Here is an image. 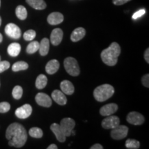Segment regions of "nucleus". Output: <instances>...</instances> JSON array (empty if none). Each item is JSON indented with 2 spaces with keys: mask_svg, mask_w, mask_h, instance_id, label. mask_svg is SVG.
Here are the masks:
<instances>
[{
  "mask_svg": "<svg viewBox=\"0 0 149 149\" xmlns=\"http://www.w3.org/2000/svg\"><path fill=\"white\" fill-rule=\"evenodd\" d=\"M6 137L8 140L9 146L22 148L26 142L28 135L26 130L22 124L13 123L7 128Z\"/></svg>",
  "mask_w": 149,
  "mask_h": 149,
  "instance_id": "1",
  "label": "nucleus"
},
{
  "mask_svg": "<svg viewBox=\"0 0 149 149\" xmlns=\"http://www.w3.org/2000/svg\"><path fill=\"white\" fill-rule=\"evenodd\" d=\"M121 53L120 46L116 42H113L109 47H108L101 53L102 60L105 64L109 66L116 65L118 57Z\"/></svg>",
  "mask_w": 149,
  "mask_h": 149,
  "instance_id": "2",
  "label": "nucleus"
},
{
  "mask_svg": "<svg viewBox=\"0 0 149 149\" xmlns=\"http://www.w3.org/2000/svg\"><path fill=\"white\" fill-rule=\"evenodd\" d=\"M114 93L115 89L113 86L106 84L97 87L93 91V95L97 101L102 102L111 98Z\"/></svg>",
  "mask_w": 149,
  "mask_h": 149,
  "instance_id": "3",
  "label": "nucleus"
},
{
  "mask_svg": "<svg viewBox=\"0 0 149 149\" xmlns=\"http://www.w3.org/2000/svg\"><path fill=\"white\" fill-rule=\"evenodd\" d=\"M64 68L66 72L70 75L76 77L78 76L80 73V69L77 61L72 57H66L64 61Z\"/></svg>",
  "mask_w": 149,
  "mask_h": 149,
  "instance_id": "4",
  "label": "nucleus"
},
{
  "mask_svg": "<svg viewBox=\"0 0 149 149\" xmlns=\"http://www.w3.org/2000/svg\"><path fill=\"white\" fill-rule=\"evenodd\" d=\"M59 126L64 132L66 137H69L71 135V131L75 126V122L70 117H66L61 120Z\"/></svg>",
  "mask_w": 149,
  "mask_h": 149,
  "instance_id": "5",
  "label": "nucleus"
},
{
  "mask_svg": "<svg viewBox=\"0 0 149 149\" xmlns=\"http://www.w3.org/2000/svg\"><path fill=\"white\" fill-rule=\"evenodd\" d=\"M128 128L124 125H118L113 128L111 132V136L113 139L116 140L124 139L128 135Z\"/></svg>",
  "mask_w": 149,
  "mask_h": 149,
  "instance_id": "6",
  "label": "nucleus"
},
{
  "mask_svg": "<svg viewBox=\"0 0 149 149\" xmlns=\"http://www.w3.org/2000/svg\"><path fill=\"white\" fill-rule=\"evenodd\" d=\"M107 118L104 119L102 122V126L105 129H113L120 125V118L115 115L107 116Z\"/></svg>",
  "mask_w": 149,
  "mask_h": 149,
  "instance_id": "7",
  "label": "nucleus"
},
{
  "mask_svg": "<svg viewBox=\"0 0 149 149\" xmlns=\"http://www.w3.org/2000/svg\"><path fill=\"white\" fill-rule=\"evenodd\" d=\"M5 33L8 37L15 39V40H17V39L20 38L22 35L21 30L19 28L16 24L13 23H10L6 26Z\"/></svg>",
  "mask_w": 149,
  "mask_h": 149,
  "instance_id": "8",
  "label": "nucleus"
},
{
  "mask_svg": "<svg viewBox=\"0 0 149 149\" xmlns=\"http://www.w3.org/2000/svg\"><path fill=\"white\" fill-rule=\"evenodd\" d=\"M126 120L128 123L133 125H141L144 122L145 119L141 113L138 112H130L126 117Z\"/></svg>",
  "mask_w": 149,
  "mask_h": 149,
  "instance_id": "9",
  "label": "nucleus"
},
{
  "mask_svg": "<svg viewBox=\"0 0 149 149\" xmlns=\"http://www.w3.org/2000/svg\"><path fill=\"white\" fill-rule=\"evenodd\" d=\"M35 101L38 105L43 107L48 108L52 105L51 98L44 93H37L35 96Z\"/></svg>",
  "mask_w": 149,
  "mask_h": 149,
  "instance_id": "10",
  "label": "nucleus"
},
{
  "mask_svg": "<svg viewBox=\"0 0 149 149\" xmlns=\"http://www.w3.org/2000/svg\"><path fill=\"white\" fill-rule=\"evenodd\" d=\"M32 111V107L30 104H26L17 109L15 111V115L19 119H26L29 116H31Z\"/></svg>",
  "mask_w": 149,
  "mask_h": 149,
  "instance_id": "11",
  "label": "nucleus"
},
{
  "mask_svg": "<svg viewBox=\"0 0 149 149\" xmlns=\"http://www.w3.org/2000/svg\"><path fill=\"white\" fill-rule=\"evenodd\" d=\"M51 130L53 133L55 134L56 138L59 142H64L66 141V137L65 136L64 132L62 131L59 124L53 123L51 126Z\"/></svg>",
  "mask_w": 149,
  "mask_h": 149,
  "instance_id": "12",
  "label": "nucleus"
},
{
  "mask_svg": "<svg viewBox=\"0 0 149 149\" xmlns=\"http://www.w3.org/2000/svg\"><path fill=\"white\" fill-rule=\"evenodd\" d=\"M118 109V106L117 104L111 103L104 105L100 109V113L102 116H109V115H113Z\"/></svg>",
  "mask_w": 149,
  "mask_h": 149,
  "instance_id": "13",
  "label": "nucleus"
},
{
  "mask_svg": "<svg viewBox=\"0 0 149 149\" xmlns=\"http://www.w3.org/2000/svg\"><path fill=\"white\" fill-rule=\"evenodd\" d=\"M63 31L61 29H55L51 32V42L54 46H58L63 39Z\"/></svg>",
  "mask_w": 149,
  "mask_h": 149,
  "instance_id": "14",
  "label": "nucleus"
},
{
  "mask_svg": "<svg viewBox=\"0 0 149 149\" xmlns=\"http://www.w3.org/2000/svg\"><path fill=\"white\" fill-rule=\"evenodd\" d=\"M51 97L54 101L57 104H58L59 105L64 106L66 104L67 98L62 91H60L59 90H55L52 93Z\"/></svg>",
  "mask_w": 149,
  "mask_h": 149,
  "instance_id": "15",
  "label": "nucleus"
},
{
  "mask_svg": "<svg viewBox=\"0 0 149 149\" xmlns=\"http://www.w3.org/2000/svg\"><path fill=\"white\" fill-rule=\"evenodd\" d=\"M64 21V15L59 12H53L48 16L47 22L51 25H57Z\"/></svg>",
  "mask_w": 149,
  "mask_h": 149,
  "instance_id": "16",
  "label": "nucleus"
},
{
  "mask_svg": "<svg viewBox=\"0 0 149 149\" xmlns=\"http://www.w3.org/2000/svg\"><path fill=\"white\" fill-rule=\"evenodd\" d=\"M86 35V30L82 27L77 28L72 31L70 35V40L72 42H79Z\"/></svg>",
  "mask_w": 149,
  "mask_h": 149,
  "instance_id": "17",
  "label": "nucleus"
},
{
  "mask_svg": "<svg viewBox=\"0 0 149 149\" xmlns=\"http://www.w3.org/2000/svg\"><path fill=\"white\" fill-rule=\"evenodd\" d=\"M60 88L61 90L64 94L70 95L73 94L74 91V87L73 84H72L71 81H68V80H64L60 84Z\"/></svg>",
  "mask_w": 149,
  "mask_h": 149,
  "instance_id": "18",
  "label": "nucleus"
},
{
  "mask_svg": "<svg viewBox=\"0 0 149 149\" xmlns=\"http://www.w3.org/2000/svg\"><path fill=\"white\" fill-rule=\"evenodd\" d=\"M59 68V62L57 59H52L46 65V72L49 74H53L57 72Z\"/></svg>",
  "mask_w": 149,
  "mask_h": 149,
  "instance_id": "19",
  "label": "nucleus"
},
{
  "mask_svg": "<svg viewBox=\"0 0 149 149\" xmlns=\"http://www.w3.org/2000/svg\"><path fill=\"white\" fill-rule=\"evenodd\" d=\"M30 6L36 10H44L46 8V3L44 0H26Z\"/></svg>",
  "mask_w": 149,
  "mask_h": 149,
  "instance_id": "20",
  "label": "nucleus"
},
{
  "mask_svg": "<svg viewBox=\"0 0 149 149\" xmlns=\"http://www.w3.org/2000/svg\"><path fill=\"white\" fill-rule=\"evenodd\" d=\"M50 48V42L47 38L42 39L40 43V48L38 51L42 56H46L48 53Z\"/></svg>",
  "mask_w": 149,
  "mask_h": 149,
  "instance_id": "21",
  "label": "nucleus"
},
{
  "mask_svg": "<svg viewBox=\"0 0 149 149\" xmlns=\"http://www.w3.org/2000/svg\"><path fill=\"white\" fill-rule=\"evenodd\" d=\"M7 51L11 57H17L21 51V46L18 43H12L8 46Z\"/></svg>",
  "mask_w": 149,
  "mask_h": 149,
  "instance_id": "22",
  "label": "nucleus"
},
{
  "mask_svg": "<svg viewBox=\"0 0 149 149\" xmlns=\"http://www.w3.org/2000/svg\"><path fill=\"white\" fill-rule=\"evenodd\" d=\"M47 83L48 79L46 76L43 74H41L37 77L36 81H35V86H36L37 88L43 89L45 88L46 86L47 85Z\"/></svg>",
  "mask_w": 149,
  "mask_h": 149,
  "instance_id": "23",
  "label": "nucleus"
},
{
  "mask_svg": "<svg viewBox=\"0 0 149 149\" xmlns=\"http://www.w3.org/2000/svg\"><path fill=\"white\" fill-rule=\"evenodd\" d=\"M15 14H16V16L17 17V18H19L21 20L26 19L28 15L26 9L25 7L21 5L18 6L16 8Z\"/></svg>",
  "mask_w": 149,
  "mask_h": 149,
  "instance_id": "24",
  "label": "nucleus"
},
{
  "mask_svg": "<svg viewBox=\"0 0 149 149\" xmlns=\"http://www.w3.org/2000/svg\"><path fill=\"white\" fill-rule=\"evenodd\" d=\"M29 68V64L26 62L23 61H17V62L15 63L12 66V70L14 72L20 71V70H25L28 69Z\"/></svg>",
  "mask_w": 149,
  "mask_h": 149,
  "instance_id": "25",
  "label": "nucleus"
},
{
  "mask_svg": "<svg viewBox=\"0 0 149 149\" xmlns=\"http://www.w3.org/2000/svg\"><path fill=\"white\" fill-rule=\"evenodd\" d=\"M39 48H40V43L37 41H34L30 43L27 46L26 52L29 54H33L38 51Z\"/></svg>",
  "mask_w": 149,
  "mask_h": 149,
  "instance_id": "26",
  "label": "nucleus"
},
{
  "mask_svg": "<svg viewBox=\"0 0 149 149\" xmlns=\"http://www.w3.org/2000/svg\"><path fill=\"white\" fill-rule=\"evenodd\" d=\"M125 146L128 149H137L140 146V143L136 139H128L126 141Z\"/></svg>",
  "mask_w": 149,
  "mask_h": 149,
  "instance_id": "27",
  "label": "nucleus"
},
{
  "mask_svg": "<svg viewBox=\"0 0 149 149\" xmlns=\"http://www.w3.org/2000/svg\"><path fill=\"white\" fill-rule=\"evenodd\" d=\"M29 135L33 138H41L43 136V131L40 128L33 127L29 130Z\"/></svg>",
  "mask_w": 149,
  "mask_h": 149,
  "instance_id": "28",
  "label": "nucleus"
},
{
  "mask_svg": "<svg viewBox=\"0 0 149 149\" xmlns=\"http://www.w3.org/2000/svg\"><path fill=\"white\" fill-rule=\"evenodd\" d=\"M12 95L15 100H19L22 98V95H23V88L20 86H16L12 91Z\"/></svg>",
  "mask_w": 149,
  "mask_h": 149,
  "instance_id": "29",
  "label": "nucleus"
},
{
  "mask_svg": "<svg viewBox=\"0 0 149 149\" xmlns=\"http://www.w3.org/2000/svg\"><path fill=\"white\" fill-rule=\"evenodd\" d=\"M36 36V32L34 30H28L24 34V39L26 41H32Z\"/></svg>",
  "mask_w": 149,
  "mask_h": 149,
  "instance_id": "30",
  "label": "nucleus"
},
{
  "mask_svg": "<svg viewBox=\"0 0 149 149\" xmlns=\"http://www.w3.org/2000/svg\"><path fill=\"white\" fill-rule=\"evenodd\" d=\"M10 105L6 102H0V113H5L10 111Z\"/></svg>",
  "mask_w": 149,
  "mask_h": 149,
  "instance_id": "31",
  "label": "nucleus"
},
{
  "mask_svg": "<svg viewBox=\"0 0 149 149\" xmlns=\"http://www.w3.org/2000/svg\"><path fill=\"white\" fill-rule=\"evenodd\" d=\"M10 68V63L7 61H0V73L4 72Z\"/></svg>",
  "mask_w": 149,
  "mask_h": 149,
  "instance_id": "32",
  "label": "nucleus"
},
{
  "mask_svg": "<svg viewBox=\"0 0 149 149\" xmlns=\"http://www.w3.org/2000/svg\"><path fill=\"white\" fill-rule=\"evenodd\" d=\"M145 13H146L145 9H140V10H139L138 11H137V12H135V13L133 15L132 18H133V19H137V18L140 17L144 15L145 14Z\"/></svg>",
  "mask_w": 149,
  "mask_h": 149,
  "instance_id": "33",
  "label": "nucleus"
},
{
  "mask_svg": "<svg viewBox=\"0 0 149 149\" xmlns=\"http://www.w3.org/2000/svg\"><path fill=\"white\" fill-rule=\"evenodd\" d=\"M141 83L146 88L149 87V74H146L141 77Z\"/></svg>",
  "mask_w": 149,
  "mask_h": 149,
  "instance_id": "34",
  "label": "nucleus"
},
{
  "mask_svg": "<svg viewBox=\"0 0 149 149\" xmlns=\"http://www.w3.org/2000/svg\"><path fill=\"white\" fill-rule=\"evenodd\" d=\"M131 1V0H113V3H114L115 5L121 6L128 2V1Z\"/></svg>",
  "mask_w": 149,
  "mask_h": 149,
  "instance_id": "35",
  "label": "nucleus"
},
{
  "mask_svg": "<svg viewBox=\"0 0 149 149\" xmlns=\"http://www.w3.org/2000/svg\"><path fill=\"white\" fill-rule=\"evenodd\" d=\"M144 59L147 63H149V48H147L144 53Z\"/></svg>",
  "mask_w": 149,
  "mask_h": 149,
  "instance_id": "36",
  "label": "nucleus"
},
{
  "mask_svg": "<svg viewBox=\"0 0 149 149\" xmlns=\"http://www.w3.org/2000/svg\"><path fill=\"white\" fill-rule=\"evenodd\" d=\"M91 149H103V146L100 144H95L93 145L92 146H91Z\"/></svg>",
  "mask_w": 149,
  "mask_h": 149,
  "instance_id": "37",
  "label": "nucleus"
},
{
  "mask_svg": "<svg viewBox=\"0 0 149 149\" xmlns=\"http://www.w3.org/2000/svg\"><path fill=\"white\" fill-rule=\"evenodd\" d=\"M48 149H57L58 148V147L57 146V145L55 144H51L49 146H48Z\"/></svg>",
  "mask_w": 149,
  "mask_h": 149,
  "instance_id": "38",
  "label": "nucleus"
},
{
  "mask_svg": "<svg viewBox=\"0 0 149 149\" xmlns=\"http://www.w3.org/2000/svg\"><path fill=\"white\" fill-rule=\"evenodd\" d=\"M2 40H3V37H2V35H1V33H0V43H1V42H2Z\"/></svg>",
  "mask_w": 149,
  "mask_h": 149,
  "instance_id": "39",
  "label": "nucleus"
},
{
  "mask_svg": "<svg viewBox=\"0 0 149 149\" xmlns=\"http://www.w3.org/2000/svg\"><path fill=\"white\" fill-rule=\"evenodd\" d=\"M1 17H0V26H1Z\"/></svg>",
  "mask_w": 149,
  "mask_h": 149,
  "instance_id": "40",
  "label": "nucleus"
},
{
  "mask_svg": "<svg viewBox=\"0 0 149 149\" xmlns=\"http://www.w3.org/2000/svg\"><path fill=\"white\" fill-rule=\"evenodd\" d=\"M0 6H1V0H0Z\"/></svg>",
  "mask_w": 149,
  "mask_h": 149,
  "instance_id": "41",
  "label": "nucleus"
},
{
  "mask_svg": "<svg viewBox=\"0 0 149 149\" xmlns=\"http://www.w3.org/2000/svg\"><path fill=\"white\" fill-rule=\"evenodd\" d=\"M0 59H1V57H0Z\"/></svg>",
  "mask_w": 149,
  "mask_h": 149,
  "instance_id": "42",
  "label": "nucleus"
}]
</instances>
